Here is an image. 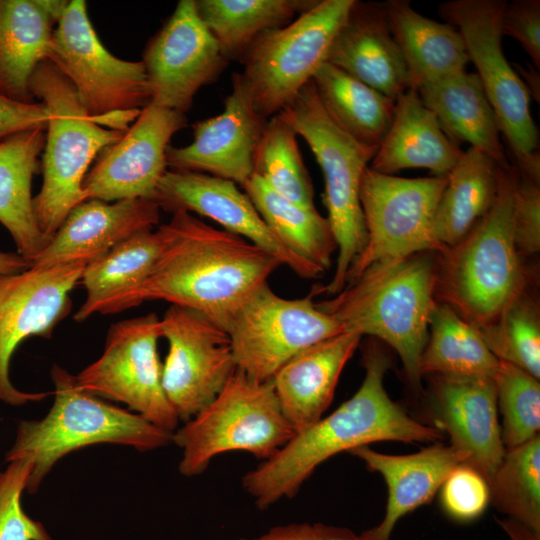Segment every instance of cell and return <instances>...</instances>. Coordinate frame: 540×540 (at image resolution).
Here are the masks:
<instances>
[{
  "mask_svg": "<svg viewBox=\"0 0 540 540\" xmlns=\"http://www.w3.org/2000/svg\"><path fill=\"white\" fill-rule=\"evenodd\" d=\"M197 12L222 55L240 61L265 31L287 25L318 0H195Z\"/></svg>",
  "mask_w": 540,
  "mask_h": 540,
  "instance_id": "obj_34",
  "label": "cell"
},
{
  "mask_svg": "<svg viewBox=\"0 0 540 540\" xmlns=\"http://www.w3.org/2000/svg\"><path fill=\"white\" fill-rule=\"evenodd\" d=\"M515 165L498 167L490 209L441 254L435 295L476 329L495 322L524 292L525 274L513 238Z\"/></svg>",
  "mask_w": 540,
  "mask_h": 540,
  "instance_id": "obj_3",
  "label": "cell"
},
{
  "mask_svg": "<svg viewBox=\"0 0 540 540\" xmlns=\"http://www.w3.org/2000/svg\"><path fill=\"white\" fill-rule=\"evenodd\" d=\"M361 338L356 332L343 331L302 350L275 373L271 380L295 434L323 417Z\"/></svg>",
  "mask_w": 540,
  "mask_h": 540,
  "instance_id": "obj_25",
  "label": "cell"
},
{
  "mask_svg": "<svg viewBox=\"0 0 540 540\" xmlns=\"http://www.w3.org/2000/svg\"><path fill=\"white\" fill-rule=\"evenodd\" d=\"M416 90L454 143H469L498 165H508L496 114L476 73L464 70Z\"/></svg>",
  "mask_w": 540,
  "mask_h": 540,
  "instance_id": "obj_29",
  "label": "cell"
},
{
  "mask_svg": "<svg viewBox=\"0 0 540 540\" xmlns=\"http://www.w3.org/2000/svg\"><path fill=\"white\" fill-rule=\"evenodd\" d=\"M163 246V234L145 230L88 263L81 281L86 299L74 314L83 322L96 313H118L124 297L148 276Z\"/></svg>",
  "mask_w": 540,
  "mask_h": 540,
  "instance_id": "obj_31",
  "label": "cell"
},
{
  "mask_svg": "<svg viewBox=\"0 0 540 540\" xmlns=\"http://www.w3.org/2000/svg\"><path fill=\"white\" fill-rule=\"evenodd\" d=\"M355 0H318L285 26L267 30L241 63L256 112L268 119L289 105L327 62Z\"/></svg>",
  "mask_w": 540,
  "mask_h": 540,
  "instance_id": "obj_10",
  "label": "cell"
},
{
  "mask_svg": "<svg viewBox=\"0 0 540 540\" xmlns=\"http://www.w3.org/2000/svg\"><path fill=\"white\" fill-rule=\"evenodd\" d=\"M159 219L160 208L153 200H86L69 212L32 266L88 264L131 236L152 230Z\"/></svg>",
  "mask_w": 540,
  "mask_h": 540,
  "instance_id": "obj_22",
  "label": "cell"
},
{
  "mask_svg": "<svg viewBox=\"0 0 540 540\" xmlns=\"http://www.w3.org/2000/svg\"><path fill=\"white\" fill-rule=\"evenodd\" d=\"M151 103L185 114L201 87L229 63L201 20L195 0H180L149 40L142 60Z\"/></svg>",
  "mask_w": 540,
  "mask_h": 540,
  "instance_id": "obj_17",
  "label": "cell"
},
{
  "mask_svg": "<svg viewBox=\"0 0 540 540\" xmlns=\"http://www.w3.org/2000/svg\"><path fill=\"white\" fill-rule=\"evenodd\" d=\"M447 176L403 178L365 169L359 188L367 242L349 268L345 286L367 271L415 254L446 251L433 234L435 211Z\"/></svg>",
  "mask_w": 540,
  "mask_h": 540,
  "instance_id": "obj_11",
  "label": "cell"
},
{
  "mask_svg": "<svg viewBox=\"0 0 540 540\" xmlns=\"http://www.w3.org/2000/svg\"><path fill=\"white\" fill-rule=\"evenodd\" d=\"M464 151L442 130L435 114L410 88L395 100L391 126L369 168L393 175L403 169L425 168L447 176Z\"/></svg>",
  "mask_w": 540,
  "mask_h": 540,
  "instance_id": "obj_27",
  "label": "cell"
},
{
  "mask_svg": "<svg viewBox=\"0 0 540 540\" xmlns=\"http://www.w3.org/2000/svg\"><path fill=\"white\" fill-rule=\"evenodd\" d=\"M430 376L429 400L435 428L447 432L451 446L467 455L465 464L489 484L505 454L493 377Z\"/></svg>",
  "mask_w": 540,
  "mask_h": 540,
  "instance_id": "obj_21",
  "label": "cell"
},
{
  "mask_svg": "<svg viewBox=\"0 0 540 540\" xmlns=\"http://www.w3.org/2000/svg\"><path fill=\"white\" fill-rule=\"evenodd\" d=\"M357 534L345 527L322 523H291L275 526L259 537L239 540H356Z\"/></svg>",
  "mask_w": 540,
  "mask_h": 540,
  "instance_id": "obj_46",
  "label": "cell"
},
{
  "mask_svg": "<svg viewBox=\"0 0 540 540\" xmlns=\"http://www.w3.org/2000/svg\"><path fill=\"white\" fill-rule=\"evenodd\" d=\"M490 503L507 518L540 532V437L505 454L489 481Z\"/></svg>",
  "mask_w": 540,
  "mask_h": 540,
  "instance_id": "obj_38",
  "label": "cell"
},
{
  "mask_svg": "<svg viewBox=\"0 0 540 540\" xmlns=\"http://www.w3.org/2000/svg\"><path fill=\"white\" fill-rule=\"evenodd\" d=\"M424 253L364 272L332 299L316 303L344 331L370 335L392 347L416 390L420 388V360L428 340L430 316L437 303V263Z\"/></svg>",
  "mask_w": 540,
  "mask_h": 540,
  "instance_id": "obj_4",
  "label": "cell"
},
{
  "mask_svg": "<svg viewBox=\"0 0 540 540\" xmlns=\"http://www.w3.org/2000/svg\"><path fill=\"white\" fill-rule=\"evenodd\" d=\"M31 262L18 253L0 251V278L29 269Z\"/></svg>",
  "mask_w": 540,
  "mask_h": 540,
  "instance_id": "obj_47",
  "label": "cell"
},
{
  "mask_svg": "<svg viewBox=\"0 0 540 540\" xmlns=\"http://www.w3.org/2000/svg\"><path fill=\"white\" fill-rule=\"evenodd\" d=\"M294 435L272 380L259 381L236 369L220 393L173 432L172 443L182 449L179 472L191 477L228 451L267 460Z\"/></svg>",
  "mask_w": 540,
  "mask_h": 540,
  "instance_id": "obj_8",
  "label": "cell"
},
{
  "mask_svg": "<svg viewBox=\"0 0 540 540\" xmlns=\"http://www.w3.org/2000/svg\"><path fill=\"white\" fill-rule=\"evenodd\" d=\"M506 2L449 0L439 5L438 12L460 32L519 174L539 183V133L530 111L531 97L502 49Z\"/></svg>",
  "mask_w": 540,
  "mask_h": 540,
  "instance_id": "obj_9",
  "label": "cell"
},
{
  "mask_svg": "<svg viewBox=\"0 0 540 540\" xmlns=\"http://www.w3.org/2000/svg\"><path fill=\"white\" fill-rule=\"evenodd\" d=\"M384 5L390 30L410 74L411 88L465 70L469 58L454 26L421 15L406 0H388Z\"/></svg>",
  "mask_w": 540,
  "mask_h": 540,
  "instance_id": "obj_30",
  "label": "cell"
},
{
  "mask_svg": "<svg viewBox=\"0 0 540 540\" xmlns=\"http://www.w3.org/2000/svg\"><path fill=\"white\" fill-rule=\"evenodd\" d=\"M499 165L470 147L447 175L434 220L435 239L448 248L460 242L490 209L497 193Z\"/></svg>",
  "mask_w": 540,
  "mask_h": 540,
  "instance_id": "obj_32",
  "label": "cell"
},
{
  "mask_svg": "<svg viewBox=\"0 0 540 540\" xmlns=\"http://www.w3.org/2000/svg\"><path fill=\"white\" fill-rule=\"evenodd\" d=\"M294 129L276 114L267 120L253 161L254 173L273 191L306 208H315L311 178Z\"/></svg>",
  "mask_w": 540,
  "mask_h": 540,
  "instance_id": "obj_37",
  "label": "cell"
},
{
  "mask_svg": "<svg viewBox=\"0 0 540 540\" xmlns=\"http://www.w3.org/2000/svg\"><path fill=\"white\" fill-rule=\"evenodd\" d=\"M327 62L394 101L411 88L384 2L354 1L334 38Z\"/></svg>",
  "mask_w": 540,
  "mask_h": 540,
  "instance_id": "obj_23",
  "label": "cell"
},
{
  "mask_svg": "<svg viewBox=\"0 0 540 540\" xmlns=\"http://www.w3.org/2000/svg\"><path fill=\"white\" fill-rule=\"evenodd\" d=\"M45 138L46 129L37 128L0 141V223L10 233L17 253L31 264L50 242L36 221L31 193Z\"/></svg>",
  "mask_w": 540,
  "mask_h": 540,
  "instance_id": "obj_28",
  "label": "cell"
},
{
  "mask_svg": "<svg viewBox=\"0 0 540 540\" xmlns=\"http://www.w3.org/2000/svg\"><path fill=\"white\" fill-rule=\"evenodd\" d=\"M30 89L49 111L43 182L33 207L41 232L51 240L69 212L86 201L82 184L92 161L125 131L100 126L70 80L48 59L36 67Z\"/></svg>",
  "mask_w": 540,
  "mask_h": 540,
  "instance_id": "obj_6",
  "label": "cell"
},
{
  "mask_svg": "<svg viewBox=\"0 0 540 540\" xmlns=\"http://www.w3.org/2000/svg\"><path fill=\"white\" fill-rule=\"evenodd\" d=\"M349 453L360 458L370 471L381 474L388 487L382 521L357 534V540H389L396 523L430 502L450 472L467 462V455L451 445H436L408 455H388L364 445Z\"/></svg>",
  "mask_w": 540,
  "mask_h": 540,
  "instance_id": "obj_24",
  "label": "cell"
},
{
  "mask_svg": "<svg viewBox=\"0 0 540 540\" xmlns=\"http://www.w3.org/2000/svg\"><path fill=\"white\" fill-rule=\"evenodd\" d=\"M513 238L519 254L531 255L540 249L539 183L519 172L514 193Z\"/></svg>",
  "mask_w": 540,
  "mask_h": 540,
  "instance_id": "obj_43",
  "label": "cell"
},
{
  "mask_svg": "<svg viewBox=\"0 0 540 540\" xmlns=\"http://www.w3.org/2000/svg\"><path fill=\"white\" fill-rule=\"evenodd\" d=\"M440 489L444 512L457 522L466 523L479 518L490 503L488 481L466 464L455 467Z\"/></svg>",
  "mask_w": 540,
  "mask_h": 540,
  "instance_id": "obj_42",
  "label": "cell"
},
{
  "mask_svg": "<svg viewBox=\"0 0 540 540\" xmlns=\"http://www.w3.org/2000/svg\"><path fill=\"white\" fill-rule=\"evenodd\" d=\"M159 338L161 321L155 313L114 323L102 355L75 379L83 390L124 403L128 410L173 433L180 420L163 389Z\"/></svg>",
  "mask_w": 540,
  "mask_h": 540,
  "instance_id": "obj_13",
  "label": "cell"
},
{
  "mask_svg": "<svg viewBox=\"0 0 540 540\" xmlns=\"http://www.w3.org/2000/svg\"><path fill=\"white\" fill-rule=\"evenodd\" d=\"M278 114L305 140L323 174L326 218L338 255L333 277L320 290L336 295L345 287L347 272L367 242L359 188L377 149L359 143L334 122L312 80Z\"/></svg>",
  "mask_w": 540,
  "mask_h": 540,
  "instance_id": "obj_7",
  "label": "cell"
},
{
  "mask_svg": "<svg viewBox=\"0 0 540 540\" xmlns=\"http://www.w3.org/2000/svg\"><path fill=\"white\" fill-rule=\"evenodd\" d=\"M48 60L70 80L93 118L151 103L143 62L122 60L104 47L84 0L68 2L55 26Z\"/></svg>",
  "mask_w": 540,
  "mask_h": 540,
  "instance_id": "obj_14",
  "label": "cell"
},
{
  "mask_svg": "<svg viewBox=\"0 0 540 540\" xmlns=\"http://www.w3.org/2000/svg\"><path fill=\"white\" fill-rule=\"evenodd\" d=\"M163 246L144 281L119 312L163 300L200 312L226 331L242 304L280 267L248 240L216 229L186 211L161 225Z\"/></svg>",
  "mask_w": 540,
  "mask_h": 540,
  "instance_id": "obj_1",
  "label": "cell"
},
{
  "mask_svg": "<svg viewBox=\"0 0 540 540\" xmlns=\"http://www.w3.org/2000/svg\"><path fill=\"white\" fill-rule=\"evenodd\" d=\"M153 201L170 213L194 212L223 230L240 236L275 257L301 278H318L325 272L289 251L266 225L246 193L236 183L205 173L167 170Z\"/></svg>",
  "mask_w": 540,
  "mask_h": 540,
  "instance_id": "obj_19",
  "label": "cell"
},
{
  "mask_svg": "<svg viewBox=\"0 0 540 540\" xmlns=\"http://www.w3.org/2000/svg\"><path fill=\"white\" fill-rule=\"evenodd\" d=\"M500 361L540 378V322L535 303L523 292L492 324L477 329Z\"/></svg>",
  "mask_w": 540,
  "mask_h": 540,
  "instance_id": "obj_39",
  "label": "cell"
},
{
  "mask_svg": "<svg viewBox=\"0 0 540 540\" xmlns=\"http://www.w3.org/2000/svg\"><path fill=\"white\" fill-rule=\"evenodd\" d=\"M363 366L364 380L351 398L243 476L242 486L260 510L294 497L321 463L340 452L378 441L443 439L440 430L414 420L390 399L384 377L391 360L376 342L366 346Z\"/></svg>",
  "mask_w": 540,
  "mask_h": 540,
  "instance_id": "obj_2",
  "label": "cell"
},
{
  "mask_svg": "<svg viewBox=\"0 0 540 540\" xmlns=\"http://www.w3.org/2000/svg\"><path fill=\"white\" fill-rule=\"evenodd\" d=\"M86 263L34 267L0 278V401L14 407L41 401L46 392H25L9 376L17 347L31 336L51 338L69 314L70 294L81 281Z\"/></svg>",
  "mask_w": 540,
  "mask_h": 540,
  "instance_id": "obj_16",
  "label": "cell"
},
{
  "mask_svg": "<svg viewBox=\"0 0 540 540\" xmlns=\"http://www.w3.org/2000/svg\"><path fill=\"white\" fill-rule=\"evenodd\" d=\"M497 522L506 532L510 540H540V532H537L518 521L506 518L497 520Z\"/></svg>",
  "mask_w": 540,
  "mask_h": 540,
  "instance_id": "obj_48",
  "label": "cell"
},
{
  "mask_svg": "<svg viewBox=\"0 0 540 540\" xmlns=\"http://www.w3.org/2000/svg\"><path fill=\"white\" fill-rule=\"evenodd\" d=\"M502 33L516 39L526 51L532 65L540 68V1L506 2L501 19Z\"/></svg>",
  "mask_w": 540,
  "mask_h": 540,
  "instance_id": "obj_44",
  "label": "cell"
},
{
  "mask_svg": "<svg viewBox=\"0 0 540 540\" xmlns=\"http://www.w3.org/2000/svg\"><path fill=\"white\" fill-rule=\"evenodd\" d=\"M186 125L183 113L153 103L141 109L121 139L102 150L85 175L82 184L85 199L153 200L157 185L167 171L166 150L170 140Z\"/></svg>",
  "mask_w": 540,
  "mask_h": 540,
  "instance_id": "obj_18",
  "label": "cell"
},
{
  "mask_svg": "<svg viewBox=\"0 0 540 540\" xmlns=\"http://www.w3.org/2000/svg\"><path fill=\"white\" fill-rule=\"evenodd\" d=\"M161 321L168 341L162 363L165 394L184 423L206 407L236 371L228 333L198 311L170 305Z\"/></svg>",
  "mask_w": 540,
  "mask_h": 540,
  "instance_id": "obj_15",
  "label": "cell"
},
{
  "mask_svg": "<svg viewBox=\"0 0 540 540\" xmlns=\"http://www.w3.org/2000/svg\"><path fill=\"white\" fill-rule=\"evenodd\" d=\"M267 120L256 112L242 74L234 72L224 110L194 123L189 145H169L167 166L223 178L242 187L254 173V154Z\"/></svg>",
  "mask_w": 540,
  "mask_h": 540,
  "instance_id": "obj_20",
  "label": "cell"
},
{
  "mask_svg": "<svg viewBox=\"0 0 540 540\" xmlns=\"http://www.w3.org/2000/svg\"><path fill=\"white\" fill-rule=\"evenodd\" d=\"M31 470L29 460L18 459L0 471V540H53L45 526L22 508Z\"/></svg>",
  "mask_w": 540,
  "mask_h": 540,
  "instance_id": "obj_41",
  "label": "cell"
},
{
  "mask_svg": "<svg viewBox=\"0 0 540 540\" xmlns=\"http://www.w3.org/2000/svg\"><path fill=\"white\" fill-rule=\"evenodd\" d=\"M420 360L421 375L494 377L499 360L478 330L445 303H436Z\"/></svg>",
  "mask_w": 540,
  "mask_h": 540,
  "instance_id": "obj_36",
  "label": "cell"
},
{
  "mask_svg": "<svg viewBox=\"0 0 540 540\" xmlns=\"http://www.w3.org/2000/svg\"><path fill=\"white\" fill-rule=\"evenodd\" d=\"M493 379L502 415L501 439L506 451L539 435L540 383L524 369L500 360Z\"/></svg>",
  "mask_w": 540,
  "mask_h": 540,
  "instance_id": "obj_40",
  "label": "cell"
},
{
  "mask_svg": "<svg viewBox=\"0 0 540 540\" xmlns=\"http://www.w3.org/2000/svg\"><path fill=\"white\" fill-rule=\"evenodd\" d=\"M49 111L42 102L23 104L0 96V141L15 133L46 129Z\"/></svg>",
  "mask_w": 540,
  "mask_h": 540,
  "instance_id": "obj_45",
  "label": "cell"
},
{
  "mask_svg": "<svg viewBox=\"0 0 540 540\" xmlns=\"http://www.w3.org/2000/svg\"><path fill=\"white\" fill-rule=\"evenodd\" d=\"M312 82L334 122L359 143L378 149L391 126L395 101L329 62Z\"/></svg>",
  "mask_w": 540,
  "mask_h": 540,
  "instance_id": "obj_33",
  "label": "cell"
},
{
  "mask_svg": "<svg viewBox=\"0 0 540 540\" xmlns=\"http://www.w3.org/2000/svg\"><path fill=\"white\" fill-rule=\"evenodd\" d=\"M260 216L293 254L326 271L337 244L327 218L273 191L253 174L242 186Z\"/></svg>",
  "mask_w": 540,
  "mask_h": 540,
  "instance_id": "obj_35",
  "label": "cell"
},
{
  "mask_svg": "<svg viewBox=\"0 0 540 540\" xmlns=\"http://www.w3.org/2000/svg\"><path fill=\"white\" fill-rule=\"evenodd\" d=\"M313 295L284 298L268 283L257 289L226 328L237 369L259 381L271 380L293 356L343 332L335 318L317 307Z\"/></svg>",
  "mask_w": 540,
  "mask_h": 540,
  "instance_id": "obj_12",
  "label": "cell"
},
{
  "mask_svg": "<svg viewBox=\"0 0 540 540\" xmlns=\"http://www.w3.org/2000/svg\"><path fill=\"white\" fill-rule=\"evenodd\" d=\"M529 68H524L522 66H517L514 68L516 73L519 75L523 83L525 84L530 97L532 96L539 102L540 95V75L539 70L536 69L533 65L528 64Z\"/></svg>",
  "mask_w": 540,
  "mask_h": 540,
  "instance_id": "obj_49",
  "label": "cell"
},
{
  "mask_svg": "<svg viewBox=\"0 0 540 540\" xmlns=\"http://www.w3.org/2000/svg\"><path fill=\"white\" fill-rule=\"evenodd\" d=\"M66 0H0V96L36 103L30 81L48 59L55 26Z\"/></svg>",
  "mask_w": 540,
  "mask_h": 540,
  "instance_id": "obj_26",
  "label": "cell"
},
{
  "mask_svg": "<svg viewBox=\"0 0 540 540\" xmlns=\"http://www.w3.org/2000/svg\"><path fill=\"white\" fill-rule=\"evenodd\" d=\"M54 402L40 420L17 425L5 462L26 459L32 470L26 491L35 493L56 462L90 445L111 443L145 452L172 443V434L128 409L108 403L80 388L75 375L59 365L51 368Z\"/></svg>",
  "mask_w": 540,
  "mask_h": 540,
  "instance_id": "obj_5",
  "label": "cell"
}]
</instances>
